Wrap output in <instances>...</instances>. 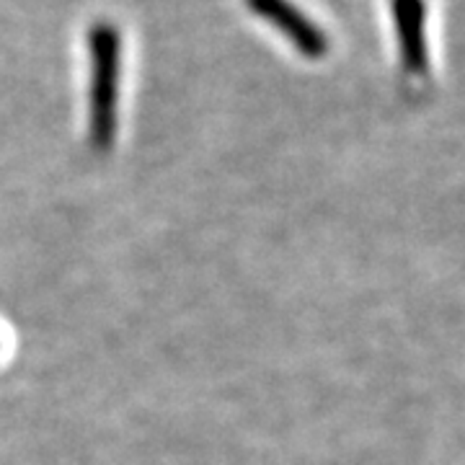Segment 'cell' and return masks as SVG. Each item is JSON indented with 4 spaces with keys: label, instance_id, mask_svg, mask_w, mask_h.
<instances>
[{
    "label": "cell",
    "instance_id": "obj_1",
    "mask_svg": "<svg viewBox=\"0 0 465 465\" xmlns=\"http://www.w3.org/2000/svg\"><path fill=\"white\" fill-rule=\"evenodd\" d=\"M88 140L99 153L114 148L116 109H119V73H122V34L109 21L88 26Z\"/></svg>",
    "mask_w": 465,
    "mask_h": 465
},
{
    "label": "cell",
    "instance_id": "obj_2",
    "mask_svg": "<svg viewBox=\"0 0 465 465\" xmlns=\"http://www.w3.org/2000/svg\"><path fill=\"white\" fill-rule=\"evenodd\" d=\"M256 16L269 21L290 39V45L308 60H321L329 52V36L290 0H246Z\"/></svg>",
    "mask_w": 465,
    "mask_h": 465
},
{
    "label": "cell",
    "instance_id": "obj_3",
    "mask_svg": "<svg viewBox=\"0 0 465 465\" xmlns=\"http://www.w3.org/2000/svg\"><path fill=\"white\" fill-rule=\"evenodd\" d=\"M393 26L399 39L401 65L409 75L430 73V45H427V0H391Z\"/></svg>",
    "mask_w": 465,
    "mask_h": 465
}]
</instances>
